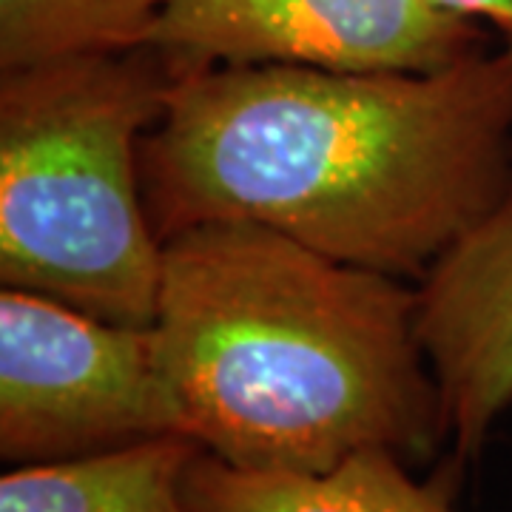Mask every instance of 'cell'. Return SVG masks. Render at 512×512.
Instances as JSON below:
<instances>
[{
    "mask_svg": "<svg viewBox=\"0 0 512 512\" xmlns=\"http://www.w3.org/2000/svg\"><path fill=\"white\" fill-rule=\"evenodd\" d=\"M510 171L507 40L433 72L197 69L140 148L163 242L248 220L399 279H419L493 208Z\"/></svg>",
    "mask_w": 512,
    "mask_h": 512,
    "instance_id": "obj_1",
    "label": "cell"
},
{
    "mask_svg": "<svg viewBox=\"0 0 512 512\" xmlns=\"http://www.w3.org/2000/svg\"><path fill=\"white\" fill-rule=\"evenodd\" d=\"M154 348L183 433L256 473H328L447 441L407 279L276 228L200 222L163 242Z\"/></svg>",
    "mask_w": 512,
    "mask_h": 512,
    "instance_id": "obj_2",
    "label": "cell"
},
{
    "mask_svg": "<svg viewBox=\"0 0 512 512\" xmlns=\"http://www.w3.org/2000/svg\"><path fill=\"white\" fill-rule=\"evenodd\" d=\"M183 72L137 46L0 72V282L151 328L163 239L140 148Z\"/></svg>",
    "mask_w": 512,
    "mask_h": 512,
    "instance_id": "obj_3",
    "label": "cell"
},
{
    "mask_svg": "<svg viewBox=\"0 0 512 512\" xmlns=\"http://www.w3.org/2000/svg\"><path fill=\"white\" fill-rule=\"evenodd\" d=\"M183 433L154 330L0 291V458L9 467L92 456Z\"/></svg>",
    "mask_w": 512,
    "mask_h": 512,
    "instance_id": "obj_4",
    "label": "cell"
},
{
    "mask_svg": "<svg viewBox=\"0 0 512 512\" xmlns=\"http://www.w3.org/2000/svg\"><path fill=\"white\" fill-rule=\"evenodd\" d=\"M146 46L183 74L211 66L433 72L487 46L430 0H165Z\"/></svg>",
    "mask_w": 512,
    "mask_h": 512,
    "instance_id": "obj_5",
    "label": "cell"
},
{
    "mask_svg": "<svg viewBox=\"0 0 512 512\" xmlns=\"http://www.w3.org/2000/svg\"><path fill=\"white\" fill-rule=\"evenodd\" d=\"M416 336L444 436L467 467L512 404V171L501 197L416 279Z\"/></svg>",
    "mask_w": 512,
    "mask_h": 512,
    "instance_id": "obj_6",
    "label": "cell"
},
{
    "mask_svg": "<svg viewBox=\"0 0 512 512\" xmlns=\"http://www.w3.org/2000/svg\"><path fill=\"white\" fill-rule=\"evenodd\" d=\"M464 467L447 461L430 481H416L390 450H362L328 473H256L205 453L185 473L194 512H456Z\"/></svg>",
    "mask_w": 512,
    "mask_h": 512,
    "instance_id": "obj_7",
    "label": "cell"
},
{
    "mask_svg": "<svg viewBox=\"0 0 512 512\" xmlns=\"http://www.w3.org/2000/svg\"><path fill=\"white\" fill-rule=\"evenodd\" d=\"M188 433H165L92 456L12 467L0 512H194L185 473L200 456Z\"/></svg>",
    "mask_w": 512,
    "mask_h": 512,
    "instance_id": "obj_8",
    "label": "cell"
},
{
    "mask_svg": "<svg viewBox=\"0 0 512 512\" xmlns=\"http://www.w3.org/2000/svg\"><path fill=\"white\" fill-rule=\"evenodd\" d=\"M165 0H0V72L146 46Z\"/></svg>",
    "mask_w": 512,
    "mask_h": 512,
    "instance_id": "obj_9",
    "label": "cell"
},
{
    "mask_svg": "<svg viewBox=\"0 0 512 512\" xmlns=\"http://www.w3.org/2000/svg\"><path fill=\"white\" fill-rule=\"evenodd\" d=\"M441 9L470 18L481 26H493L501 35L507 26H512V0H430Z\"/></svg>",
    "mask_w": 512,
    "mask_h": 512,
    "instance_id": "obj_10",
    "label": "cell"
},
{
    "mask_svg": "<svg viewBox=\"0 0 512 512\" xmlns=\"http://www.w3.org/2000/svg\"><path fill=\"white\" fill-rule=\"evenodd\" d=\"M498 37H501V40H507V43H512V26H507V29H504Z\"/></svg>",
    "mask_w": 512,
    "mask_h": 512,
    "instance_id": "obj_11",
    "label": "cell"
}]
</instances>
